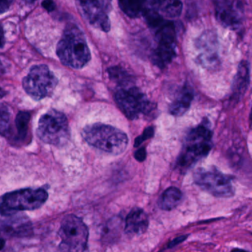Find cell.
<instances>
[{"instance_id": "obj_1", "label": "cell", "mask_w": 252, "mask_h": 252, "mask_svg": "<svg viewBox=\"0 0 252 252\" xmlns=\"http://www.w3.org/2000/svg\"><path fill=\"white\" fill-rule=\"evenodd\" d=\"M57 54L64 65L73 69L82 68L91 60V51L85 35L75 26L64 31L57 45Z\"/></svg>"}, {"instance_id": "obj_20", "label": "cell", "mask_w": 252, "mask_h": 252, "mask_svg": "<svg viewBox=\"0 0 252 252\" xmlns=\"http://www.w3.org/2000/svg\"><path fill=\"white\" fill-rule=\"evenodd\" d=\"M121 9L131 18H135L142 15L144 9V2L136 1H120L119 2Z\"/></svg>"}, {"instance_id": "obj_21", "label": "cell", "mask_w": 252, "mask_h": 252, "mask_svg": "<svg viewBox=\"0 0 252 252\" xmlns=\"http://www.w3.org/2000/svg\"><path fill=\"white\" fill-rule=\"evenodd\" d=\"M30 118V113L28 112L21 111L17 114L15 123L19 140L23 141L27 135Z\"/></svg>"}, {"instance_id": "obj_31", "label": "cell", "mask_w": 252, "mask_h": 252, "mask_svg": "<svg viewBox=\"0 0 252 252\" xmlns=\"http://www.w3.org/2000/svg\"><path fill=\"white\" fill-rule=\"evenodd\" d=\"M251 121H252V113H251Z\"/></svg>"}, {"instance_id": "obj_5", "label": "cell", "mask_w": 252, "mask_h": 252, "mask_svg": "<svg viewBox=\"0 0 252 252\" xmlns=\"http://www.w3.org/2000/svg\"><path fill=\"white\" fill-rule=\"evenodd\" d=\"M61 252H85L88 248V227L81 218L68 215L63 218L60 229Z\"/></svg>"}, {"instance_id": "obj_9", "label": "cell", "mask_w": 252, "mask_h": 252, "mask_svg": "<svg viewBox=\"0 0 252 252\" xmlns=\"http://www.w3.org/2000/svg\"><path fill=\"white\" fill-rule=\"evenodd\" d=\"M195 184L215 197H229L234 195L231 179L215 168L197 169L194 175Z\"/></svg>"}, {"instance_id": "obj_15", "label": "cell", "mask_w": 252, "mask_h": 252, "mask_svg": "<svg viewBox=\"0 0 252 252\" xmlns=\"http://www.w3.org/2000/svg\"><path fill=\"white\" fill-rule=\"evenodd\" d=\"M249 66L247 62L243 61L238 66L237 74L234 77L232 88V98L239 100L246 93L249 84Z\"/></svg>"}, {"instance_id": "obj_30", "label": "cell", "mask_w": 252, "mask_h": 252, "mask_svg": "<svg viewBox=\"0 0 252 252\" xmlns=\"http://www.w3.org/2000/svg\"><path fill=\"white\" fill-rule=\"evenodd\" d=\"M2 252H14V251L11 250V249H7V250L4 251L2 250Z\"/></svg>"}, {"instance_id": "obj_8", "label": "cell", "mask_w": 252, "mask_h": 252, "mask_svg": "<svg viewBox=\"0 0 252 252\" xmlns=\"http://www.w3.org/2000/svg\"><path fill=\"white\" fill-rule=\"evenodd\" d=\"M157 47L152 53L153 64L159 68H164L176 57V30L173 22L166 20L155 32Z\"/></svg>"}, {"instance_id": "obj_26", "label": "cell", "mask_w": 252, "mask_h": 252, "mask_svg": "<svg viewBox=\"0 0 252 252\" xmlns=\"http://www.w3.org/2000/svg\"><path fill=\"white\" fill-rule=\"evenodd\" d=\"M188 237L189 235H181L180 236V237H176V238L174 239L173 240H172V241L168 244V247L172 248L174 247V246H176L177 245L185 241V240L188 238Z\"/></svg>"}, {"instance_id": "obj_10", "label": "cell", "mask_w": 252, "mask_h": 252, "mask_svg": "<svg viewBox=\"0 0 252 252\" xmlns=\"http://www.w3.org/2000/svg\"><path fill=\"white\" fill-rule=\"evenodd\" d=\"M115 100L122 113L129 119H137L142 113H149L154 109L147 96L135 87L119 90Z\"/></svg>"}, {"instance_id": "obj_4", "label": "cell", "mask_w": 252, "mask_h": 252, "mask_svg": "<svg viewBox=\"0 0 252 252\" xmlns=\"http://www.w3.org/2000/svg\"><path fill=\"white\" fill-rule=\"evenodd\" d=\"M44 189H23L7 193L2 197V216L13 215L18 211H32L40 208L48 200Z\"/></svg>"}, {"instance_id": "obj_28", "label": "cell", "mask_w": 252, "mask_h": 252, "mask_svg": "<svg viewBox=\"0 0 252 252\" xmlns=\"http://www.w3.org/2000/svg\"><path fill=\"white\" fill-rule=\"evenodd\" d=\"M11 3H12L11 1H2L1 2V9H0L1 13L2 14V13L5 12L9 8Z\"/></svg>"}, {"instance_id": "obj_29", "label": "cell", "mask_w": 252, "mask_h": 252, "mask_svg": "<svg viewBox=\"0 0 252 252\" xmlns=\"http://www.w3.org/2000/svg\"><path fill=\"white\" fill-rule=\"evenodd\" d=\"M231 252H247V251H246V250H243V249H233V250L231 251Z\"/></svg>"}, {"instance_id": "obj_14", "label": "cell", "mask_w": 252, "mask_h": 252, "mask_svg": "<svg viewBox=\"0 0 252 252\" xmlns=\"http://www.w3.org/2000/svg\"><path fill=\"white\" fill-rule=\"evenodd\" d=\"M149 226L148 216L143 209H132L125 221V231L128 235H141L146 232Z\"/></svg>"}, {"instance_id": "obj_6", "label": "cell", "mask_w": 252, "mask_h": 252, "mask_svg": "<svg viewBox=\"0 0 252 252\" xmlns=\"http://www.w3.org/2000/svg\"><path fill=\"white\" fill-rule=\"evenodd\" d=\"M37 135L46 144L61 146L70 136L68 122L65 115L57 110H50L41 116L38 124Z\"/></svg>"}, {"instance_id": "obj_25", "label": "cell", "mask_w": 252, "mask_h": 252, "mask_svg": "<svg viewBox=\"0 0 252 252\" xmlns=\"http://www.w3.org/2000/svg\"><path fill=\"white\" fill-rule=\"evenodd\" d=\"M147 157V152H146L145 148L142 147L140 148L139 150H137L135 153V158L138 161H144Z\"/></svg>"}, {"instance_id": "obj_27", "label": "cell", "mask_w": 252, "mask_h": 252, "mask_svg": "<svg viewBox=\"0 0 252 252\" xmlns=\"http://www.w3.org/2000/svg\"><path fill=\"white\" fill-rule=\"evenodd\" d=\"M43 8H45L47 11H52L55 9L56 5L52 1H44L42 3Z\"/></svg>"}, {"instance_id": "obj_22", "label": "cell", "mask_w": 252, "mask_h": 252, "mask_svg": "<svg viewBox=\"0 0 252 252\" xmlns=\"http://www.w3.org/2000/svg\"><path fill=\"white\" fill-rule=\"evenodd\" d=\"M110 79L122 85H126L130 81V76L123 69L119 67H110L107 70Z\"/></svg>"}, {"instance_id": "obj_24", "label": "cell", "mask_w": 252, "mask_h": 252, "mask_svg": "<svg viewBox=\"0 0 252 252\" xmlns=\"http://www.w3.org/2000/svg\"><path fill=\"white\" fill-rule=\"evenodd\" d=\"M153 135H154V128H153V126L147 127V129L144 131V133H143L142 135H140L139 137H138V138L135 139L134 147H138V146L141 145V143H142L143 141L152 138Z\"/></svg>"}, {"instance_id": "obj_19", "label": "cell", "mask_w": 252, "mask_h": 252, "mask_svg": "<svg viewBox=\"0 0 252 252\" xmlns=\"http://www.w3.org/2000/svg\"><path fill=\"white\" fill-rule=\"evenodd\" d=\"M183 9L180 1H158V11L169 18H175L181 15Z\"/></svg>"}, {"instance_id": "obj_18", "label": "cell", "mask_w": 252, "mask_h": 252, "mask_svg": "<svg viewBox=\"0 0 252 252\" xmlns=\"http://www.w3.org/2000/svg\"><path fill=\"white\" fill-rule=\"evenodd\" d=\"M183 194L179 189L169 187L159 199L158 206L165 211H171L176 208L182 201Z\"/></svg>"}, {"instance_id": "obj_17", "label": "cell", "mask_w": 252, "mask_h": 252, "mask_svg": "<svg viewBox=\"0 0 252 252\" xmlns=\"http://www.w3.org/2000/svg\"><path fill=\"white\" fill-rule=\"evenodd\" d=\"M216 38L212 34L211 32L202 35L199 39V49L201 50V56L200 57V61L203 64L209 63L210 64L212 61L216 60V54H215V48H216Z\"/></svg>"}, {"instance_id": "obj_16", "label": "cell", "mask_w": 252, "mask_h": 252, "mask_svg": "<svg viewBox=\"0 0 252 252\" xmlns=\"http://www.w3.org/2000/svg\"><path fill=\"white\" fill-rule=\"evenodd\" d=\"M193 98L194 94L192 91L187 86L184 87L175 101L171 104L169 113L175 116H182L189 109Z\"/></svg>"}, {"instance_id": "obj_3", "label": "cell", "mask_w": 252, "mask_h": 252, "mask_svg": "<svg viewBox=\"0 0 252 252\" xmlns=\"http://www.w3.org/2000/svg\"><path fill=\"white\" fill-rule=\"evenodd\" d=\"M212 131L205 124L190 130L178 158V166L182 169H187L206 157L212 148Z\"/></svg>"}, {"instance_id": "obj_13", "label": "cell", "mask_w": 252, "mask_h": 252, "mask_svg": "<svg viewBox=\"0 0 252 252\" xmlns=\"http://www.w3.org/2000/svg\"><path fill=\"white\" fill-rule=\"evenodd\" d=\"M2 221L1 228L5 237H24L32 234L33 227L29 218L24 215H8Z\"/></svg>"}, {"instance_id": "obj_7", "label": "cell", "mask_w": 252, "mask_h": 252, "mask_svg": "<svg viewBox=\"0 0 252 252\" xmlns=\"http://www.w3.org/2000/svg\"><path fill=\"white\" fill-rule=\"evenodd\" d=\"M58 84V79L45 64L35 65L23 79L26 92L36 101L51 95Z\"/></svg>"}, {"instance_id": "obj_11", "label": "cell", "mask_w": 252, "mask_h": 252, "mask_svg": "<svg viewBox=\"0 0 252 252\" xmlns=\"http://www.w3.org/2000/svg\"><path fill=\"white\" fill-rule=\"evenodd\" d=\"M79 7L82 15L94 27L107 32L110 30L109 14L112 9L109 1H82Z\"/></svg>"}, {"instance_id": "obj_12", "label": "cell", "mask_w": 252, "mask_h": 252, "mask_svg": "<svg viewBox=\"0 0 252 252\" xmlns=\"http://www.w3.org/2000/svg\"><path fill=\"white\" fill-rule=\"evenodd\" d=\"M215 9L217 20L224 27L237 29L241 26L244 17V8L241 2L216 1Z\"/></svg>"}, {"instance_id": "obj_23", "label": "cell", "mask_w": 252, "mask_h": 252, "mask_svg": "<svg viewBox=\"0 0 252 252\" xmlns=\"http://www.w3.org/2000/svg\"><path fill=\"white\" fill-rule=\"evenodd\" d=\"M10 112L8 107L2 104L1 105V134L3 136L8 134L9 131Z\"/></svg>"}, {"instance_id": "obj_2", "label": "cell", "mask_w": 252, "mask_h": 252, "mask_svg": "<svg viewBox=\"0 0 252 252\" xmlns=\"http://www.w3.org/2000/svg\"><path fill=\"white\" fill-rule=\"evenodd\" d=\"M82 136L92 147L113 155L122 154L128 145L125 132L104 124L88 125L82 130Z\"/></svg>"}]
</instances>
